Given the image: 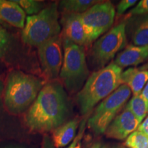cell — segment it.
<instances>
[{
	"mask_svg": "<svg viewBox=\"0 0 148 148\" xmlns=\"http://www.w3.org/2000/svg\"><path fill=\"white\" fill-rule=\"evenodd\" d=\"M86 128V120H83L79 125V132L73 141L65 148H82V140Z\"/></svg>",
	"mask_w": 148,
	"mask_h": 148,
	"instance_id": "23",
	"label": "cell"
},
{
	"mask_svg": "<svg viewBox=\"0 0 148 148\" xmlns=\"http://www.w3.org/2000/svg\"><path fill=\"white\" fill-rule=\"evenodd\" d=\"M100 1L95 0H62L58 3V9L66 13L82 14Z\"/></svg>",
	"mask_w": 148,
	"mask_h": 148,
	"instance_id": "17",
	"label": "cell"
},
{
	"mask_svg": "<svg viewBox=\"0 0 148 148\" xmlns=\"http://www.w3.org/2000/svg\"><path fill=\"white\" fill-rule=\"evenodd\" d=\"M131 94L128 86L122 84L97 105L87 123L94 134H104L112 120L126 104Z\"/></svg>",
	"mask_w": 148,
	"mask_h": 148,
	"instance_id": "6",
	"label": "cell"
},
{
	"mask_svg": "<svg viewBox=\"0 0 148 148\" xmlns=\"http://www.w3.org/2000/svg\"><path fill=\"white\" fill-rule=\"evenodd\" d=\"M101 144L99 142H97V143L92 144L90 147L88 148H101Z\"/></svg>",
	"mask_w": 148,
	"mask_h": 148,
	"instance_id": "30",
	"label": "cell"
},
{
	"mask_svg": "<svg viewBox=\"0 0 148 148\" xmlns=\"http://www.w3.org/2000/svg\"><path fill=\"white\" fill-rule=\"evenodd\" d=\"M0 148H26L24 146H22L21 145H16V144H13V145H8L5 146H3V147Z\"/></svg>",
	"mask_w": 148,
	"mask_h": 148,
	"instance_id": "28",
	"label": "cell"
},
{
	"mask_svg": "<svg viewBox=\"0 0 148 148\" xmlns=\"http://www.w3.org/2000/svg\"><path fill=\"white\" fill-rule=\"evenodd\" d=\"M126 46L125 23L122 22L93 42L89 53L90 64L97 70L102 69Z\"/></svg>",
	"mask_w": 148,
	"mask_h": 148,
	"instance_id": "7",
	"label": "cell"
},
{
	"mask_svg": "<svg viewBox=\"0 0 148 148\" xmlns=\"http://www.w3.org/2000/svg\"><path fill=\"white\" fill-rule=\"evenodd\" d=\"M139 68L140 69H143V70H148V62H147V63H145V64H143V66H140Z\"/></svg>",
	"mask_w": 148,
	"mask_h": 148,
	"instance_id": "31",
	"label": "cell"
},
{
	"mask_svg": "<svg viewBox=\"0 0 148 148\" xmlns=\"http://www.w3.org/2000/svg\"><path fill=\"white\" fill-rule=\"evenodd\" d=\"M115 17V8L110 1H99L81 14L87 47L111 29Z\"/></svg>",
	"mask_w": 148,
	"mask_h": 148,
	"instance_id": "8",
	"label": "cell"
},
{
	"mask_svg": "<svg viewBox=\"0 0 148 148\" xmlns=\"http://www.w3.org/2000/svg\"><path fill=\"white\" fill-rule=\"evenodd\" d=\"M148 60V45L135 46L131 44L116 56L114 63L123 68L137 66Z\"/></svg>",
	"mask_w": 148,
	"mask_h": 148,
	"instance_id": "13",
	"label": "cell"
},
{
	"mask_svg": "<svg viewBox=\"0 0 148 148\" xmlns=\"http://www.w3.org/2000/svg\"><path fill=\"white\" fill-rule=\"evenodd\" d=\"M122 84L130 88L133 95H139L148 82V70L130 67L121 73Z\"/></svg>",
	"mask_w": 148,
	"mask_h": 148,
	"instance_id": "15",
	"label": "cell"
},
{
	"mask_svg": "<svg viewBox=\"0 0 148 148\" xmlns=\"http://www.w3.org/2000/svg\"><path fill=\"white\" fill-rule=\"evenodd\" d=\"M140 95L144 99V101H145L146 105H147V108L148 110V82L145 86V87L143 88V89L141 91V92H140Z\"/></svg>",
	"mask_w": 148,
	"mask_h": 148,
	"instance_id": "27",
	"label": "cell"
},
{
	"mask_svg": "<svg viewBox=\"0 0 148 148\" xmlns=\"http://www.w3.org/2000/svg\"><path fill=\"white\" fill-rule=\"evenodd\" d=\"M136 3H137L136 0H121L116 6V14L119 16L121 15Z\"/></svg>",
	"mask_w": 148,
	"mask_h": 148,
	"instance_id": "24",
	"label": "cell"
},
{
	"mask_svg": "<svg viewBox=\"0 0 148 148\" xmlns=\"http://www.w3.org/2000/svg\"><path fill=\"white\" fill-rule=\"evenodd\" d=\"M71 103L63 85L52 81L44 85L25 114L32 131H53L65 123L71 113Z\"/></svg>",
	"mask_w": 148,
	"mask_h": 148,
	"instance_id": "1",
	"label": "cell"
},
{
	"mask_svg": "<svg viewBox=\"0 0 148 148\" xmlns=\"http://www.w3.org/2000/svg\"><path fill=\"white\" fill-rule=\"evenodd\" d=\"M125 108L130 111L140 123L143 121L148 113L147 105L140 95H133Z\"/></svg>",
	"mask_w": 148,
	"mask_h": 148,
	"instance_id": "18",
	"label": "cell"
},
{
	"mask_svg": "<svg viewBox=\"0 0 148 148\" xmlns=\"http://www.w3.org/2000/svg\"><path fill=\"white\" fill-rule=\"evenodd\" d=\"M60 23L62 27L61 34L62 38L84 47H87L86 36L81 21V14L62 12Z\"/></svg>",
	"mask_w": 148,
	"mask_h": 148,
	"instance_id": "11",
	"label": "cell"
},
{
	"mask_svg": "<svg viewBox=\"0 0 148 148\" xmlns=\"http://www.w3.org/2000/svg\"><path fill=\"white\" fill-rule=\"evenodd\" d=\"M3 90V82L1 79H0V101H1V95H2V92Z\"/></svg>",
	"mask_w": 148,
	"mask_h": 148,
	"instance_id": "29",
	"label": "cell"
},
{
	"mask_svg": "<svg viewBox=\"0 0 148 148\" xmlns=\"http://www.w3.org/2000/svg\"><path fill=\"white\" fill-rule=\"evenodd\" d=\"M38 57L42 71L49 79L59 76L63 62L62 38L58 35L38 47Z\"/></svg>",
	"mask_w": 148,
	"mask_h": 148,
	"instance_id": "9",
	"label": "cell"
},
{
	"mask_svg": "<svg viewBox=\"0 0 148 148\" xmlns=\"http://www.w3.org/2000/svg\"><path fill=\"white\" fill-rule=\"evenodd\" d=\"M63 62L59 77L66 90L78 92L89 77L84 47L62 38Z\"/></svg>",
	"mask_w": 148,
	"mask_h": 148,
	"instance_id": "4",
	"label": "cell"
},
{
	"mask_svg": "<svg viewBox=\"0 0 148 148\" xmlns=\"http://www.w3.org/2000/svg\"><path fill=\"white\" fill-rule=\"evenodd\" d=\"M43 87L38 77L22 71L9 73L4 88L5 106L11 113L18 114L32 106Z\"/></svg>",
	"mask_w": 148,
	"mask_h": 148,
	"instance_id": "3",
	"label": "cell"
},
{
	"mask_svg": "<svg viewBox=\"0 0 148 148\" xmlns=\"http://www.w3.org/2000/svg\"><path fill=\"white\" fill-rule=\"evenodd\" d=\"M122 72V68L114 62H110L89 75L76 95V101L81 114H88L98 103L123 84L121 77Z\"/></svg>",
	"mask_w": 148,
	"mask_h": 148,
	"instance_id": "2",
	"label": "cell"
},
{
	"mask_svg": "<svg viewBox=\"0 0 148 148\" xmlns=\"http://www.w3.org/2000/svg\"><path fill=\"white\" fill-rule=\"evenodd\" d=\"M101 148H110V147H109V146H108L107 145H101Z\"/></svg>",
	"mask_w": 148,
	"mask_h": 148,
	"instance_id": "32",
	"label": "cell"
},
{
	"mask_svg": "<svg viewBox=\"0 0 148 148\" xmlns=\"http://www.w3.org/2000/svg\"><path fill=\"white\" fill-rule=\"evenodd\" d=\"M58 3H52L39 13L26 17L21 33L23 41L27 45L38 47L53 37L60 35Z\"/></svg>",
	"mask_w": 148,
	"mask_h": 148,
	"instance_id": "5",
	"label": "cell"
},
{
	"mask_svg": "<svg viewBox=\"0 0 148 148\" xmlns=\"http://www.w3.org/2000/svg\"><path fill=\"white\" fill-rule=\"evenodd\" d=\"M16 3L20 5L25 14L29 16L35 15L43 9V2L34 0H14Z\"/></svg>",
	"mask_w": 148,
	"mask_h": 148,
	"instance_id": "20",
	"label": "cell"
},
{
	"mask_svg": "<svg viewBox=\"0 0 148 148\" xmlns=\"http://www.w3.org/2000/svg\"><path fill=\"white\" fill-rule=\"evenodd\" d=\"M137 130L143 133L148 137V115L143 119V121L138 125Z\"/></svg>",
	"mask_w": 148,
	"mask_h": 148,
	"instance_id": "25",
	"label": "cell"
},
{
	"mask_svg": "<svg viewBox=\"0 0 148 148\" xmlns=\"http://www.w3.org/2000/svg\"><path fill=\"white\" fill-rule=\"evenodd\" d=\"M40 148H54L51 138L49 137V136H47V135L44 136Z\"/></svg>",
	"mask_w": 148,
	"mask_h": 148,
	"instance_id": "26",
	"label": "cell"
},
{
	"mask_svg": "<svg viewBox=\"0 0 148 148\" xmlns=\"http://www.w3.org/2000/svg\"><path fill=\"white\" fill-rule=\"evenodd\" d=\"M140 122L126 108L116 115L105 132L107 138L119 140H125L130 134L138 128Z\"/></svg>",
	"mask_w": 148,
	"mask_h": 148,
	"instance_id": "10",
	"label": "cell"
},
{
	"mask_svg": "<svg viewBox=\"0 0 148 148\" xmlns=\"http://www.w3.org/2000/svg\"><path fill=\"white\" fill-rule=\"evenodd\" d=\"M126 36L135 46L148 45V14L125 18Z\"/></svg>",
	"mask_w": 148,
	"mask_h": 148,
	"instance_id": "12",
	"label": "cell"
},
{
	"mask_svg": "<svg viewBox=\"0 0 148 148\" xmlns=\"http://www.w3.org/2000/svg\"><path fill=\"white\" fill-rule=\"evenodd\" d=\"M113 148H124V147H121V146H114V147H113Z\"/></svg>",
	"mask_w": 148,
	"mask_h": 148,
	"instance_id": "33",
	"label": "cell"
},
{
	"mask_svg": "<svg viewBox=\"0 0 148 148\" xmlns=\"http://www.w3.org/2000/svg\"><path fill=\"white\" fill-rule=\"evenodd\" d=\"M0 18L12 26L23 29L26 14L14 1L0 0Z\"/></svg>",
	"mask_w": 148,
	"mask_h": 148,
	"instance_id": "14",
	"label": "cell"
},
{
	"mask_svg": "<svg viewBox=\"0 0 148 148\" xmlns=\"http://www.w3.org/2000/svg\"><path fill=\"white\" fill-rule=\"evenodd\" d=\"M4 23V22H3L2 20H1V18H0V23Z\"/></svg>",
	"mask_w": 148,
	"mask_h": 148,
	"instance_id": "34",
	"label": "cell"
},
{
	"mask_svg": "<svg viewBox=\"0 0 148 148\" xmlns=\"http://www.w3.org/2000/svg\"><path fill=\"white\" fill-rule=\"evenodd\" d=\"M78 125L79 120L73 119L66 121L55 129L51 136V140L54 147L56 148L66 147L71 143L76 136Z\"/></svg>",
	"mask_w": 148,
	"mask_h": 148,
	"instance_id": "16",
	"label": "cell"
},
{
	"mask_svg": "<svg viewBox=\"0 0 148 148\" xmlns=\"http://www.w3.org/2000/svg\"><path fill=\"white\" fill-rule=\"evenodd\" d=\"M124 145L127 148H148V137L143 133L135 130L125 140Z\"/></svg>",
	"mask_w": 148,
	"mask_h": 148,
	"instance_id": "19",
	"label": "cell"
},
{
	"mask_svg": "<svg viewBox=\"0 0 148 148\" xmlns=\"http://www.w3.org/2000/svg\"><path fill=\"white\" fill-rule=\"evenodd\" d=\"M10 45L8 33L0 25V58H3L6 54Z\"/></svg>",
	"mask_w": 148,
	"mask_h": 148,
	"instance_id": "21",
	"label": "cell"
},
{
	"mask_svg": "<svg viewBox=\"0 0 148 148\" xmlns=\"http://www.w3.org/2000/svg\"><path fill=\"white\" fill-rule=\"evenodd\" d=\"M148 14V0H141L136 3V6L129 11L125 18L133 16H139Z\"/></svg>",
	"mask_w": 148,
	"mask_h": 148,
	"instance_id": "22",
	"label": "cell"
}]
</instances>
